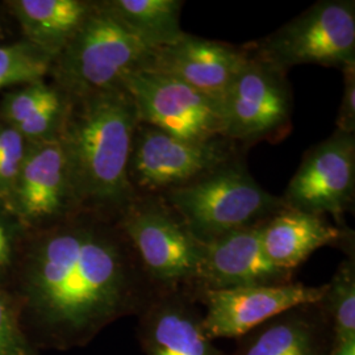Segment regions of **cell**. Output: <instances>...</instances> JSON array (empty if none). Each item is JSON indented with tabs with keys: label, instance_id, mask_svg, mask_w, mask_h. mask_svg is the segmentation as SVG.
Masks as SVG:
<instances>
[{
	"label": "cell",
	"instance_id": "1",
	"mask_svg": "<svg viewBox=\"0 0 355 355\" xmlns=\"http://www.w3.org/2000/svg\"><path fill=\"white\" fill-rule=\"evenodd\" d=\"M28 282L40 324L61 347L139 316L158 293L117 221H73L51 232L35 249Z\"/></svg>",
	"mask_w": 355,
	"mask_h": 355
},
{
	"label": "cell",
	"instance_id": "2",
	"mask_svg": "<svg viewBox=\"0 0 355 355\" xmlns=\"http://www.w3.org/2000/svg\"><path fill=\"white\" fill-rule=\"evenodd\" d=\"M139 123L125 87L70 99L60 139L79 211L117 218L137 196L129 161Z\"/></svg>",
	"mask_w": 355,
	"mask_h": 355
},
{
	"label": "cell",
	"instance_id": "3",
	"mask_svg": "<svg viewBox=\"0 0 355 355\" xmlns=\"http://www.w3.org/2000/svg\"><path fill=\"white\" fill-rule=\"evenodd\" d=\"M161 196L202 243L263 225L286 208L254 179L243 157Z\"/></svg>",
	"mask_w": 355,
	"mask_h": 355
},
{
	"label": "cell",
	"instance_id": "4",
	"mask_svg": "<svg viewBox=\"0 0 355 355\" xmlns=\"http://www.w3.org/2000/svg\"><path fill=\"white\" fill-rule=\"evenodd\" d=\"M152 51L103 1H95L74 37L54 58L51 70L58 89L69 99H78L124 89L129 74L146 69Z\"/></svg>",
	"mask_w": 355,
	"mask_h": 355
},
{
	"label": "cell",
	"instance_id": "5",
	"mask_svg": "<svg viewBox=\"0 0 355 355\" xmlns=\"http://www.w3.org/2000/svg\"><path fill=\"white\" fill-rule=\"evenodd\" d=\"M116 221L157 291L193 295L204 243L161 195H137Z\"/></svg>",
	"mask_w": 355,
	"mask_h": 355
},
{
	"label": "cell",
	"instance_id": "6",
	"mask_svg": "<svg viewBox=\"0 0 355 355\" xmlns=\"http://www.w3.org/2000/svg\"><path fill=\"white\" fill-rule=\"evenodd\" d=\"M246 48L284 73L308 64L341 70L355 62V1L318 0Z\"/></svg>",
	"mask_w": 355,
	"mask_h": 355
},
{
	"label": "cell",
	"instance_id": "7",
	"mask_svg": "<svg viewBox=\"0 0 355 355\" xmlns=\"http://www.w3.org/2000/svg\"><path fill=\"white\" fill-rule=\"evenodd\" d=\"M248 51L241 70L220 101L221 136L242 148L277 144L292 129L291 85L287 73Z\"/></svg>",
	"mask_w": 355,
	"mask_h": 355
},
{
	"label": "cell",
	"instance_id": "8",
	"mask_svg": "<svg viewBox=\"0 0 355 355\" xmlns=\"http://www.w3.org/2000/svg\"><path fill=\"white\" fill-rule=\"evenodd\" d=\"M243 149L223 136L207 141L180 140L139 123L130 153L129 179L137 195H161L241 158Z\"/></svg>",
	"mask_w": 355,
	"mask_h": 355
},
{
	"label": "cell",
	"instance_id": "9",
	"mask_svg": "<svg viewBox=\"0 0 355 355\" xmlns=\"http://www.w3.org/2000/svg\"><path fill=\"white\" fill-rule=\"evenodd\" d=\"M124 87L136 105L140 123L186 141L221 136L220 102L175 76L137 70L125 78Z\"/></svg>",
	"mask_w": 355,
	"mask_h": 355
},
{
	"label": "cell",
	"instance_id": "10",
	"mask_svg": "<svg viewBox=\"0 0 355 355\" xmlns=\"http://www.w3.org/2000/svg\"><path fill=\"white\" fill-rule=\"evenodd\" d=\"M280 198L287 208L331 216L346 227L343 215L355 202V135L336 130L312 146Z\"/></svg>",
	"mask_w": 355,
	"mask_h": 355
},
{
	"label": "cell",
	"instance_id": "11",
	"mask_svg": "<svg viewBox=\"0 0 355 355\" xmlns=\"http://www.w3.org/2000/svg\"><path fill=\"white\" fill-rule=\"evenodd\" d=\"M327 290L321 286L284 283L228 290H208L195 295L203 329L211 338H241L268 320L299 305L318 303Z\"/></svg>",
	"mask_w": 355,
	"mask_h": 355
},
{
	"label": "cell",
	"instance_id": "12",
	"mask_svg": "<svg viewBox=\"0 0 355 355\" xmlns=\"http://www.w3.org/2000/svg\"><path fill=\"white\" fill-rule=\"evenodd\" d=\"M245 45L215 41L186 33L175 42L152 51L146 70L175 76L221 101L248 58Z\"/></svg>",
	"mask_w": 355,
	"mask_h": 355
},
{
	"label": "cell",
	"instance_id": "13",
	"mask_svg": "<svg viewBox=\"0 0 355 355\" xmlns=\"http://www.w3.org/2000/svg\"><path fill=\"white\" fill-rule=\"evenodd\" d=\"M262 225L242 229L204 243L203 258L193 288L228 290L292 282L293 272L274 266L262 248Z\"/></svg>",
	"mask_w": 355,
	"mask_h": 355
},
{
	"label": "cell",
	"instance_id": "14",
	"mask_svg": "<svg viewBox=\"0 0 355 355\" xmlns=\"http://www.w3.org/2000/svg\"><path fill=\"white\" fill-rule=\"evenodd\" d=\"M198 305L191 292H158L139 315L144 354L225 355L205 334Z\"/></svg>",
	"mask_w": 355,
	"mask_h": 355
},
{
	"label": "cell",
	"instance_id": "15",
	"mask_svg": "<svg viewBox=\"0 0 355 355\" xmlns=\"http://www.w3.org/2000/svg\"><path fill=\"white\" fill-rule=\"evenodd\" d=\"M19 212L28 220H49L80 212L76 205L60 136L35 141L13 187Z\"/></svg>",
	"mask_w": 355,
	"mask_h": 355
},
{
	"label": "cell",
	"instance_id": "16",
	"mask_svg": "<svg viewBox=\"0 0 355 355\" xmlns=\"http://www.w3.org/2000/svg\"><path fill=\"white\" fill-rule=\"evenodd\" d=\"M262 248L274 266L293 272L324 246L354 250V232L331 225L327 217L284 208L262 225Z\"/></svg>",
	"mask_w": 355,
	"mask_h": 355
},
{
	"label": "cell",
	"instance_id": "17",
	"mask_svg": "<svg viewBox=\"0 0 355 355\" xmlns=\"http://www.w3.org/2000/svg\"><path fill=\"white\" fill-rule=\"evenodd\" d=\"M331 322L322 305H299L240 338L233 355H330Z\"/></svg>",
	"mask_w": 355,
	"mask_h": 355
},
{
	"label": "cell",
	"instance_id": "18",
	"mask_svg": "<svg viewBox=\"0 0 355 355\" xmlns=\"http://www.w3.org/2000/svg\"><path fill=\"white\" fill-rule=\"evenodd\" d=\"M85 0H19L12 8L31 44L54 58L74 37L94 8Z\"/></svg>",
	"mask_w": 355,
	"mask_h": 355
},
{
	"label": "cell",
	"instance_id": "19",
	"mask_svg": "<svg viewBox=\"0 0 355 355\" xmlns=\"http://www.w3.org/2000/svg\"><path fill=\"white\" fill-rule=\"evenodd\" d=\"M103 4L150 51L184 35L180 26L183 0H110Z\"/></svg>",
	"mask_w": 355,
	"mask_h": 355
},
{
	"label": "cell",
	"instance_id": "20",
	"mask_svg": "<svg viewBox=\"0 0 355 355\" xmlns=\"http://www.w3.org/2000/svg\"><path fill=\"white\" fill-rule=\"evenodd\" d=\"M346 254L320 300L331 322L333 343L355 340L354 250Z\"/></svg>",
	"mask_w": 355,
	"mask_h": 355
},
{
	"label": "cell",
	"instance_id": "21",
	"mask_svg": "<svg viewBox=\"0 0 355 355\" xmlns=\"http://www.w3.org/2000/svg\"><path fill=\"white\" fill-rule=\"evenodd\" d=\"M53 61V55L31 42L0 46V89L41 82Z\"/></svg>",
	"mask_w": 355,
	"mask_h": 355
},
{
	"label": "cell",
	"instance_id": "22",
	"mask_svg": "<svg viewBox=\"0 0 355 355\" xmlns=\"http://www.w3.org/2000/svg\"><path fill=\"white\" fill-rule=\"evenodd\" d=\"M26 152V139L16 128H0V193L13 191Z\"/></svg>",
	"mask_w": 355,
	"mask_h": 355
},
{
	"label": "cell",
	"instance_id": "23",
	"mask_svg": "<svg viewBox=\"0 0 355 355\" xmlns=\"http://www.w3.org/2000/svg\"><path fill=\"white\" fill-rule=\"evenodd\" d=\"M57 87L45 85L42 80L37 83L28 85L26 89L12 92L6 98L4 116L11 123V127H16L23 123L38 105L45 102Z\"/></svg>",
	"mask_w": 355,
	"mask_h": 355
},
{
	"label": "cell",
	"instance_id": "24",
	"mask_svg": "<svg viewBox=\"0 0 355 355\" xmlns=\"http://www.w3.org/2000/svg\"><path fill=\"white\" fill-rule=\"evenodd\" d=\"M0 355H32L12 308L0 293Z\"/></svg>",
	"mask_w": 355,
	"mask_h": 355
},
{
	"label": "cell",
	"instance_id": "25",
	"mask_svg": "<svg viewBox=\"0 0 355 355\" xmlns=\"http://www.w3.org/2000/svg\"><path fill=\"white\" fill-rule=\"evenodd\" d=\"M343 92L336 120L337 130L355 135V62L343 66Z\"/></svg>",
	"mask_w": 355,
	"mask_h": 355
},
{
	"label": "cell",
	"instance_id": "26",
	"mask_svg": "<svg viewBox=\"0 0 355 355\" xmlns=\"http://www.w3.org/2000/svg\"><path fill=\"white\" fill-rule=\"evenodd\" d=\"M11 258V246L4 227L0 223V268L8 265Z\"/></svg>",
	"mask_w": 355,
	"mask_h": 355
},
{
	"label": "cell",
	"instance_id": "27",
	"mask_svg": "<svg viewBox=\"0 0 355 355\" xmlns=\"http://www.w3.org/2000/svg\"><path fill=\"white\" fill-rule=\"evenodd\" d=\"M330 355H355V340L333 343Z\"/></svg>",
	"mask_w": 355,
	"mask_h": 355
}]
</instances>
